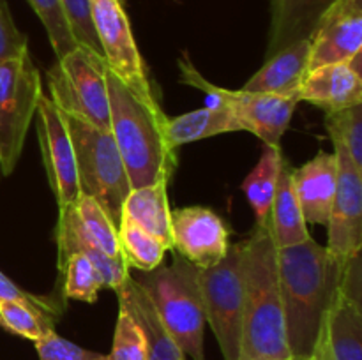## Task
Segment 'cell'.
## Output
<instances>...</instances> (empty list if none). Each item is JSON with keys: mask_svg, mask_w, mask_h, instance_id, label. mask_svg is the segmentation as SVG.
<instances>
[{"mask_svg": "<svg viewBox=\"0 0 362 360\" xmlns=\"http://www.w3.org/2000/svg\"><path fill=\"white\" fill-rule=\"evenodd\" d=\"M345 265L313 239L278 249L279 288L292 360H310L325 316L341 286Z\"/></svg>", "mask_w": 362, "mask_h": 360, "instance_id": "6da1fadb", "label": "cell"}, {"mask_svg": "<svg viewBox=\"0 0 362 360\" xmlns=\"http://www.w3.org/2000/svg\"><path fill=\"white\" fill-rule=\"evenodd\" d=\"M244 309L239 360H292L278 272V247L269 222L244 240Z\"/></svg>", "mask_w": 362, "mask_h": 360, "instance_id": "7a4b0ae2", "label": "cell"}, {"mask_svg": "<svg viewBox=\"0 0 362 360\" xmlns=\"http://www.w3.org/2000/svg\"><path fill=\"white\" fill-rule=\"evenodd\" d=\"M110 133L126 166L131 189L170 182L177 166V148L166 138L168 116L159 104L140 101L108 71Z\"/></svg>", "mask_w": 362, "mask_h": 360, "instance_id": "3957f363", "label": "cell"}, {"mask_svg": "<svg viewBox=\"0 0 362 360\" xmlns=\"http://www.w3.org/2000/svg\"><path fill=\"white\" fill-rule=\"evenodd\" d=\"M198 272L200 268L173 251L172 265L161 263L151 272L136 270V275L131 277L152 300L166 330L184 355L205 360V309Z\"/></svg>", "mask_w": 362, "mask_h": 360, "instance_id": "277c9868", "label": "cell"}, {"mask_svg": "<svg viewBox=\"0 0 362 360\" xmlns=\"http://www.w3.org/2000/svg\"><path fill=\"white\" fill-rule=\"evenodd\" d=\"M62 116L73 140L80 194L98 201L119 226L131 184L112 133L64 112Z\"/></svg>", "mask_w": 362, "mask_h": 360, "instance_id": "5b68a950", "label": "cell"}, {"mask_svg": "<svg viewBox=\"0 0 362 360\" xmlns=\"http://www.w3.org/2000/svg\"><path fill=\"white\" fill-rule=\"evenodd\" d=\"M108 67L105 59L76 46L48 69L49 99L60 112L101 131H110Z\"/></svg>", "mask_w": 362, "mask_h": 360, "instance_id": "8992f818", "label": "cell"}, {"mask_svg": "<svg viewBox=\"0 0 362 360\" xmlns=\"http://www.w3.org/2000/svg\"><path fill=\"white\" fill-rule=\"evenodd\" d=\"M41 94V74L30 53L0 62V173L4 176H9L20 161Z\"/></svg>", "mask_w": 362, "mask_h": 360, "instance_id": "52a82bcc", "label": "cell"}, {"mask_svg": "<svg viewBox=\"0 0 362 360\" xmlns=\"http://www.w3.org/2000/svg\"><path fill=\"white\" fill-rule=\"evenodd\" d=\"M243 261L244 240L230 246L218 265L198 272L205 321L211 325L225 360H239L244 309Z\"/></svg>", "mask_w": 362, "mask_h": 360, "instance_id": "ba28073f", "label": "cell"}, {"mask_svg": "<svg viewBox=\"0 0 362 360\" xmlns=\"http://www.w3.org/2000/svg\"><path fill=\"white\" fill-rule=\"evenodd\" d=\"M182 83L193 85L207 94L209 104H225L237 116L243 131H250L264 141V145H279L286 133L299 101L293 97H283L274 94L258 92L228 90L212 85L205 80L197 67L187 60L179 62Z\"/></svg>", "mask_w": 362, "mask_h": 360, "instance_id": "9c48e42d", "label": "cell"}, {"mask_svg": "<svg viewBox=\"0 0 362 360\" xmlns=\"http://www.w3.org/2000/svg\"><path fill=\"white\" fill-rule=\"evenodd\" d=\"M95 30L106 67L140 101L159 104L152 92L122 0H90Z\"/></svg>", "mask_w": 362, "mask_h": 360, "instance_id": "30bf717a", "label": "cell"}, {"mask_svg": "<svg viewBox=\"0 0 362 360\" xmlns=\"http://www.w3.org/2000/svg\"><path fill=\"white\" fill-rule=\"evenodd\" d=\"M35 115H37L35 131L41 143L42 162H45L49 189L55 196L59 210H66L74 207L78 198L81 196L73 140L62 112L49 99V95L41 94Z\"/></svg>", "mask_w": 362, "mask_h": 360, "instance_id": "8fae6325", "label": "cell"}, {"mask_svg": "<svg viewBox=\"0 0 362 360\" xmlns=\"http://www.w3.org/2000/svg\"><path fill=\"white\" fill-rule=\"evenodd\" d=\"M332 145L338 159V186L325 224L329 229L325 249L345 265L361 254L362 247V169L354 164L341 145Z\"/></svg>", "mask_w": 362, "mask_h": 360, "instance_id": "7c38bea8", "label": "cell"}, {"mask_svg": "<svg viewBox=\"0 0 362 360\" xmlns=\"http://www.w3.org/2000/svg\"><path fill=\"white\" fill-rule=\"evenodd\" d=\"M230 229L207 207L172 210V251L198 268L218 265L230 247Z\"/></svg>", "mask_w": 362, "mask_h": 360, "instance_id": "4fadbf2b", "label": "cell"}, {"mask_svg": "<svg viewBox=\"0 0 362 360\" xmlns=\"http://www.w3.org/2000/svg\"><path fill=\"white\" fill-rule=\"evenodd\" d=\"M362 0H336L310 37L308 71L329 64H346L361 55Z\"/></svg>", "mask_w": 362, "mask_h": 360, "instance_id": "5bb4252c", "label": "cell"}, {"mask_svg": "<svg viewBox=\"0 0 362 360\" xmlns=\"http://www.w3.org/2000/svg\"><path fill=\"white\" fill-rule=\"evenodd\" d=\"M297 101L311 102L325 113L362 104L361 64H329L308 71L297 90Z\"/></svg>", "mask_w": 362, "mask_h": 360, "instance_id": "9a60e30c", "label": "cell"}, {"mask_svg": "<svg viewBox=\"0 0 362 360\" xmlns=\"http://www.w3.org/2000/svg\"><path fill=\"white\" fill-rule=\"evenodd\" d=\"M292 182L306 222L327 224L338 186L336 152L320 150L306 164L292 169Z\"/></svg>", "mask_w": 362, "mask_h": 360, "instance_id": "2e32d148", "label": "cell"}, {"mask_svg": "<svg viewBox=\"0 0 362 360\" xmlns=\"http://www.w3.org/2000/svg\"><path fill=\"white\" fill-rule=\"evenodd\" d=\"M115 293L119 296V306L131 314L144 334L147 360H186L180 346L166 330L152 300L144 288L133 281L131 274Z\"/></svg>", "mask_w": 362, "mask_h": 360, "instance_id": "e0dca14e", "label": "cell"}, {"mask_svg": "<svg viewBox=\"0 0 362 360\" xmlns=\"http://www.w3.org/2000/svg\"><path fill=\"white\" fill-rule=\"evenodd\" d=\"M308 64H310V39H303L269 56L258 73H255L246 81L243 90L297 99L300 81L308 73Z\"/></svg>", "mask_w": 362, "mask_h": 360, "instance_id": "ac0fdd59", "label": "cell"}, {"mask_svg": "<svg viewBox=\"0 0 362 360\" xmlns=\"http://www.w3.org/2000/svg\"><path fill=\"white\" fill-rule=\"evenodd\" d=\"M57 246H59V261L71 253H80L87 256L99 272L103 279V286L110 289H119L129 277V267L124 258H110L88 239L78 219L76 208L69 207L66 210H59V222H57Z\"/></svg>", "mask_w": 362, "mask_h": 360, "instance_id": "d6986e66", "label": "cell"}, {"mask_svg": "<svg viewBox=\"0 0 362 360\" xmlns=\"http://www.w3.org/2000/svg\"><path fill=\"white\" fill-rule=\"evenodd\" d=\"M336 0H271L267 59L286 46L310 39L325 11Z\"/></svg>", "mask_w": 362, "mask_h": 360, "instance_id": "ffe728a7", "label": "cell"}, {"mask_svg": "<svg viewBox=\"0 0 362 360\" xmlns=\"http://www.w3.org/2000/svg\"><path fill=\"white\" fill-rule=\"evenodd\" d=\"M322 337L334 360H362L361 304L349 299L341 288L325 316Z\"/></svg>", "mask_w": 362, "mask_h": 360, "instance_id": "44dd1931", "label": "cell"}, {"mask_svg": "<svg viewBox=\"0 0 362 360\" xmlns=\"http://www.w3.org/2000/svg\"><path fill=\"white\" fill-rule=\"evenodd\" d=\"M269 228H271L272 239L278 249L297 246L311 239L306 219H304L296 189H293L292 166L285 161V157L279 169L274 201L269 214Z\"/></svg>", "mask_w": 362, "mask_h": 360, "instance_id": "7402d4cb", "label": "cell"}, {"mask_svg": "<svg viewBox=\"0 0 362 360\" xmlns=\"http://www.w3.org/2000/svg\"><path fill=\"white\" fill-rule=\"evenodd\" d=\"M122 215L158 236L172 251V210L166 180L131 189L122 205Z\"/></svg>", "mask_w": 362, "mask_h": 360, "instance_id": "603a6c76", "label": "cell"}, {"mask_svg": "<svg viewBox=\"0 0 362 360\" xmlns=\"http://www.w3.org/2000/svg\"><path fill=\"white\" fill-rule=\"evenodd\" d=\"M235 131H243V126L225 104H207L166 120V138L173 148Z\"/></svg>", "mask_w": 362, "mask_h": 360, "instance_id": "cb8c5ba5", "label": "cell"}, {"mask_svg": "<svg viewBox=\"0 0 362 360\" xmlns=\"http://www.w3.org/2000/svg\"><path fill=\"white\" fill-rule=\"evenodd\" d=\"M281 162V147L279 145H264V152H262L257 166L247 173L243 182V191L246 194V200L250 201L251 208H253L257 226H265L269 222Z\"/></svg>", "mask_w": 362, "mask_h": 360, "instance_id": "d4e9b609", "label": "cell"}, {"mask_svg": "<svg viewBox=\"0 0 362 360\" xmlns=\"http://www.w3.org/2000/svg\"><path fill=\"white\" fill-rule=\"evenodd\" d=\"M119 246L127 267L136 268L138 272H151L158 268L168 251L163 240L126 215H120L119 221Z\"/></svg>", "mask_w": 362, "mask_h": 360, "instance_id": "484cf974", "label": "cell"}, {"mask_svg": "<svg viewBox=\"0 0 362 360\" xmlns=\"http://www.w3.org/2000/svg\"><path fill=\"white\" fill-rule=\"evenodd\" d=\"M59 268L64 275L62 295L71 300L94 304L98 300L103 279L92 261L80 253H71L59 261Z\"/></svg>", "mask_w": 362, "mask_h": 360, "instance_id": "4316f807", "label": "cell"}, {"mask_svg": "<svg viewBox=\"0 0 362 360\" xmlns=\"http://www.w3.org/2000/svg\"><path fill=\"white\" fill-rule=\"evenodd\" d=\"M0 327L11 334L35 342L48 332L55 330V318L30 304L0 300Z\"/></svg>", "mask_w": 362, "mask_h": 360, "instance_id": "83f0119b", "label": "cell"}, {"mask_svg": "<svg viewBox=\"0 0 362 360\" xmlns=\"http://www.w3.org/2000/svg\"><path fill=\"white\" fill-rule=\"evenodd\" d=\"M76 214L88 239L110 258H122L119 246V226L110 219L105 208L92 198L81 194L78 198Z\"/></svg>", "mask_w": 362, "mask_h": 360, "instance_id": "f1b7e54d", "label": "cell"}, {"mask_svg": "<svg viewBox=\"0 0 362 360\" xmlns=\"http://www.w3.org/2000/svg\"><path fill=\"white\" fill-rule=\"evenodd\" d=\"M325 127L332 143L341 145L354 164L362 169V104L325 113Z\"/></svg>", "mask_w": 362, "mask_h": 360, "instance_id": "f546056e", "label": "cell"}, {"mask_svg": "<svg viewBox=\"0 0 362 360\" xmlns=\"http://www.w3.org/2000/svg\"><path fill=\"white\" fill-rule=\"evenodd\" d=\"M27 2L37 14L41 23L45 25L49 44H52L57 59H62L64 55L73 52L78 44L71 34L66 16H64L60 0H27Z\"/></svg>", "mask_w": 362, "mask_h": 360, "instance_id": "4dcf8cb0", "label": "cell"}, {"mask_svg": "<svg viewBox=\"0 0 362 360\" xmlns=\"http://www.w3.org/2000/svg\"><path fill=\"white\" fill-rule=\"evenodd\" d=\"M60 4H62L64 16H66V21L69 25V30L76 44L103 56L90 0H60Z\"/></svg>", "mask_w": 362, "mask_h": 360, "instance_id": "1f68e13d", "label": "cell"}, {"mask_svg": "<svg viewBox=\"0 0 362 360\" xmlns=\"http://www.w3.org/2000/svg\"><path fill=\"white\" fill-rule=\"evenodd\" d=\"M110 360H147V348H145V337L141 334L136 321L131 318L124 307L119 306V316H117L115 334H113L112 352L108 355Z\"/></svg>", "mask_w": 362, "mask_h": 360, "instance_id": "d6a6232c", "label": "cell"}, {"mask_svg": "<svg viewBox=\"0 0 362 360\" xmlns=\"http://www.w3.org/2000/svg\"><path fill=\"white\" fill-rule=\"evenodd\" d=\"M39 360H110L108 355L81 348L67 339L60 337L55 330L35 341Z\"/></svg>", "mask_w": 362, "mask_h": 360, "instance_id": "836d02e7", "label": "cell"}, {"mask_svg": "<svg viewBox=\"0 0 362 360\" xmlns=\"http://www.w3.org/2000/svg\"><path fill=\"white\" fill-rule=\"evenodd\" d=\"M27 52V35L18 30L6 0H0V62L16 59Z\"/></svg>", "mask_w": 362, "mask_h": 360, "instance_id": "e575fe53", "label": "cell"}, {"mask_svg": "<svg viewBox=\"0 0 362 360\" xmlns=\"http://www.w3.org/2000/svg\"><path fill=\"white\" fill-rule=\"evenodd\" d=\"M0 300H18V302L30 304V306L45 311L46 314H49L53 318H57L62 313V304L53 300L52 296L34 295V293L20 288L13 279H9L2 272H0Z\"/></svg>", "mask_w": 362, "mask_h": 360, "instance_id": "d590c367", "label": "cell"}, {"mask_svg": "<svg viewBox=\"0 0 362 360\" xmlns=\"http://www.w3.org/2000/svg\"><path fill=\"white\" fill-rule=\"evenodd\" d=\"M310 360H334V359H332L331 352H329L327 344H325L324 337H322V334H320V339H318L317 346H315L313 355L310 356Z\"/></svg>", "mask_w": 362, "mask_h": 360, "instance_id": "8d00e7d4", "label": "cell"}]
</instances>
